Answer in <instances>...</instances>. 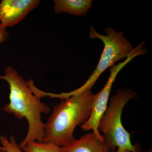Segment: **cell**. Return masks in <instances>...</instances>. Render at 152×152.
Listing matches in <instances>:
<instances>
[{"label": "cell", "instance_id": "6da1fadb", "mask_svg": "<svg viewBox=\"0 0 152 152\" xmlns=\"http://www.w3.org/2000/svg\"><path fill=\"white\" fill-rule=\"evenodd\" d=\"M4 72L0 79L5 80L10 86V102L3 110L19 120L26 118L28 125L26 135L18 145L22 150L31 142H42L45 124L42 121L41 114L50 113L51 110L48 105L41 102V98L33 91L28 81H25L18 71L9 66L5 68Z\"/></svg>", "mask_w": 152, "mask_h": 152}, {"label": "cell", "instance_id": "7a4b0ae2", "mask_svg": "<svg viewBox=\"0 0 152 152\" xmlns=\"http://www.w3.org/2000/svg\"><path fill=\"white\" fill-rule=\"evenodd\" d=\"M95 94L88 90L61 100L55 106L44 126L43 142L58 147L67 145L75 140L74 132L91 113Z\"/></svg>", "mask_w": 152, "mask_h": 152}, {"label": "cell", "instance_id": "3957f363", "mask_svg": "<svg viewBox=\"0 0 152 152\" xmlns=\"http://www.w3.org/2000/svg\"><path fill=\"white\" fill-rule=\"evenodd\" d=\"M136 93L130 89H119L110 99V103L98 125V130L103 133L105 142L111 152L116 148L132 152L141 150L139 145L131 142V134L125 129L121 122L124 107L128 102L137 98Z\"/></svg>", "mask_w": 152, "mask_h": 152}, {"label": "cell", "instance_id": "277c9868", "mask_svg": "<svg viewBox=\"0 0 152 152\" xmlns=\"http://www.w3.org/2000/svg\"><path fill=\"white\" fill-rule=\"evenodd\" d=\"M107 35H104L90 27L89 37L92 39H98L102 41L104 48L98 65L86 83L77 89L69 93L56 94V98L61 100L91 90L102 73L117 61L127 58L134 50L132 45L125 37L123 32L116 31L110 27L105 29Z\"/></svg>", "mask_w": 152, "mask_h": 152}, {"label": "cell", "instance_id": "5b68a950", "mask_svg": "<svg viewBox=\"0 0 152 152\" xmlns=\"http://www.w3.org/2000/svg\"><path fill=\"white\" fill-rule=\"evenodd\" d=\"M147 52L148 50L145 47V43L142 42L136 48H134L132 53L124 61L112 66L110 68V75L103 88L97 94L95 95L91 115L88 118L81 126L83 131L86 132L92 130L93 132L94 133L98 138L104 140L103 137L98 130V125L101 118L107 107L110 94L115 79L122 69L133 59L138 56L145 55Z\"/></svg>", "mask_w": 152, "mask_h": 152}, {"label": "cell", "instance_id": "8992f818", "mask_svg": "<svg viewBox=\"0 0 152 152\" xmlns=\"http://www.w3.org/2000/svg\"><path fill=\"white\" fill-rule=\"evenodd\" d=\"M40 2L39 0H3L0 3V24L7 28L18 24Z\"/></svg>", "mask_w": 152, "mask_h": 152}, {"label": "cell", "instance_id": "52a82bcc", "mask_svg": "<svg viewBox=\"0 0 152 152\" xmlns=\"http://www.w3.org/2000/svg\"><path fill=\"white\" fill-rule=\"evenodd\" d=\"M60 152H111L104 140L94 133H88L65 146L60 147Z\"/></svg>", "mask_w": 152, "mask_h": 152}, {"label": "cell", "instance_id": "ba28073f", "mask_svg": "<svg viewBox=\"0 0 152 152\" xmlns=\"http://www.w3.org/2000/svg\"><path fill=\"white\" fill-rule=\"evenodd\" d=\"M92 1L91 0H55L54 10L58 14L65 13L82 16L91 8Z\"/></svg>", "mask_w": 152, "mask_h": 152}, {"label": "cell", "instance_id": "9c48e42d", "mask_svg": "<svg viewBox=\"0 0 152 152\" xmlns=\"http://www.w3.org/2000/svg\"><path fill=\"white\" fill-rule=\"evenodd\" d=\"M22 150L26 152H60V147L37 141L28 143Z\"/></svg>", "mask_w": 152, "mask_h": 152}, {"label": "cell", "instance_id": "30bf717a", "mask_svg": "<svg viewBox=\"0 0 152 152\" xmlns=\"http://www.w3.org/2000/svg\"><path fill=\"white\" fill-rule=\"evenodd\" d=\"M0 143L2 146H0V151L7 152H23L16 141L13 135L10 136V140L4 135H0Z\"/></svg>", "mask_w": 152, "mask_h": 152}, {"label": "cell", "instance_id": "8fae6325", "mask_svg": "<svg viewBox=\"0 0 152 152\" xmlns=\"http://www.w3.org/2000/svg\"><path fill=\"white\" fill-rule=\"evenodd\" d=\"M7 28L3 26L0 24V43L5 42L7 39L9 33L7 31Z\"/></svg>", "mask_w": 152, "mask_h": 152}, {"label": "cell", "instance_id": "7c38bea8", "mask_svg": "<svg viewBox=\"0 0 152 152\" xmlns=\"http://www.w3.org/2000/svg\"><path fill=\"white\" fill-rule=\"evenodd\" d=\"M141 150H139V151H137L135 152H132V151H130V150L126 149L119 148H118V149L115 152H141Z\"/></svg>", "mask_w": 152, "mask_h": 152}, {"label": "cell", "instance_id": "4fadbf2b", "mask_svg": "<svg viewBox=\"0 0 152 152\" xmlns=\"http://www.w3.org/2000/svg\"><path fill=\"white\" fill-rule=\"evenodd\" d=\"M145 152H152V148L150 149L148 151H147Z\"/></svg>", "mask_w": 152, "mask_h": 152}, {"label": "cell", "instance_id": "5bb4252c", "mask_svg": "<svg viewBox=\"0 0 152 152\" xmlns=\"http://www.w3.org/2000/svg\"><path fill=\"white\" fill-rule=\"evenodd\" d=\"M0 152H7L6 151H2V150H1V151H0Z\"/></svg>", "mask_w": 152, "mask_h": 152}]
</instances>
